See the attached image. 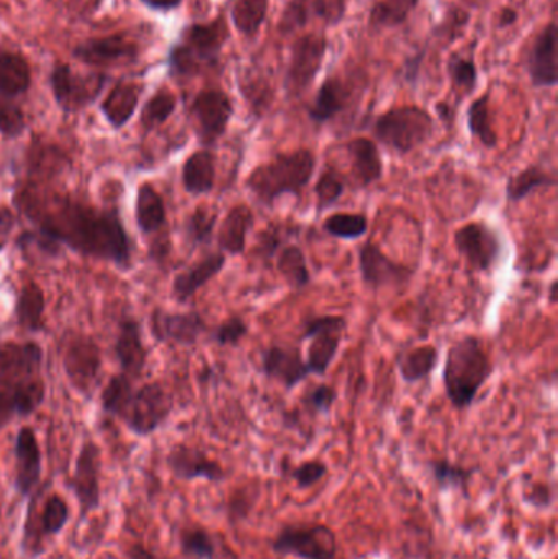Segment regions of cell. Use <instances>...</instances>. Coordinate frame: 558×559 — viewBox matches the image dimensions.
Listing matches in <instances>:
<instances>
[{"instance_id": "5bb4252c", "label": "cell", "mask_w": 558, "mask_h": 559, "mask_svg": "<svg viewBox=\"0 0 558 559\" xmlns=\"http://www.w3.org/2000/svg\"><path fill=\"white\" fill-rule=\"evenodd\" d=\"M102 365V348L94 337L82 332L69 335L62 352V368L78 393L91 396L100 378Z\"/></svg>"}, {"instance_id": "c3c4849f", "label": "cell", "mask_w": 558, "mask_h": 559, "mask_svg": "<svg viewBox=\"0 0 558 559\" xmlns=\"http://www.w3.org/2000/svg\"><path fill=\"white\" fill-rule=\"evenodd\" d=\"M347 183L341 174L336 170L324 169L318 176L317 183H314V197H317V215H323L327 210L333 209L344 193H346Z\"/></svg>"}, {"instance_id": "ee69618b", "label": "cell", "mask_w": 558, "mask_h": 559, "mask_svg": "<svg viewBox=\"0 0 558 559\" xmlns=\"http://www.w3.org/2000/svg\"><path fill=\"white\" fill-rule=\"evenodd\" d=\"M370 222L366 213L337 212L324 218L321 229L330 238L357 241L369 233Z\"/></svg>"}, {"instance_id": "30bf717a", "label": "cell", "mask_w": 558, "mask_h": 559, "mask_svg": "<svg viewBox=\"0 0 558 559\" xmlns=\"http://www.w3.org/2000/svg\"><path fill=\"white\" fill-rule=\"evenodd\" d=\"M189 117L200 146L213 150L228 133L229 123L235 117V104L223 88H203L190 102Z\"/></svg>"}, {"instance_id": "ab89813d", "label": "cell", "mask_w": 558, "mask_h": 559, "mask_svg": "<svg viewBox=\"0 0 558 559\" xmlns=\"http://www.w3.org/2000/svg\"><path fill=\"white\" fill-rule=\"evenodd\" d=\"M271 0H235L229 9L233 26L242 38L254 39L268 20Z\"/></svg>"}, {"instance_id": "7dc6e473", "label": "cell", "mask_w": 558, "mask_h": 559, "mask_svg": "<svg viewBox=\"0 0 558 559\" xmlns=\"http://www.w3.org/2000/svg\"><path fill=\"white\" fill-rule=\"evenodd\" d=\"M134 380L128 374L117 373L107 381L100 394L102 411L108 416L120 419L133 396Z\"/></svg>"}, {"instance_id": "60d3db41", "label": "cell", "mask_w": 558, "mask_h": 559, "mask_svg": "<svg viewBox=\"0 0 558 559\" xmlns=\"http://www.w3.org/2000/svg\"><path fill=\"white\" fill-rule=\"evenodd\" d=\"M491 94L485 92L480 97L472 100L467 108V128L472 138L487 150H497L500 138L491 123L490 110Z\"/></svg>"}, {"instance_id": "4fadbf2b", "label": "cell", "mask_w": 558, "mask_h": 559, "mask_svg": "<svg viewBox=\"0 0 558 559\" xmlns=\"http://www.w3.org/2000/svg\"><path fill=\"white\" fill-rule=\"evenodd\" d=\"M271 548L284 558L336 559L337 538L323 524H292L281 528Z\"/></svg>"}, {"instance_id": "3957f363", "label": "cell", "mask_w": 558, "mask_h": 559, "mask_svg": "<svg viewBox=\"0 0 558 559\" xmlns=\"http://www.w3.org/2000/svg\"><path fill=\"white\" fill-rule=\"evenodd\" d=\"M229 38L231 32L223 13L209 22H193L183 26L179 39L167 52L170 78L189 81L218 68L223 49L228 45Z\"/></svg>"}, {"instance_id": "f35d334b", "label": "cell", "mask_w": 558, "mask_h": 559, "mask_svg": "<svg viewBox=\"0 0 558 559\" xmlns=\"http://www.w3.org/2000/svg\"><path fill=\"white\" fill-rule=\"evenodd\" d=\"M275 269L278 275L294 292L310 286L311 272L308 267L307 254L298 245H285L275 255Z\"/></svg>"}, {"instance_id": "5b68a950", "label": "cell", "mask_w": 558, "mask_h": 559, "mask_svg": "<svg viewBox=\"0 0 558 559\" xmlns=\"http://www.w3.org/2000/svg\"><path fill=\"white\" fill-rule=\"evenodd\" d=\"M317 154L310 147L277 153L249 173L245 186L262 206L275 205L281 197L300 199L317 173Z\"/></svg>"}, {"instance_id": "11a10c76", "label": "cell", "mask_w": 558, "mask_h": 559, "mask_svg": "<svg viewBox=\"0 0 558 559\" xmlns=\"http://www.w3.org/2000/svg\"><path fill=\"white\" fill-rule=\"evenodd\" d=\"M327 475V463L320 462V460H310V462L301 463L297 468L292 469V479L300 489L318 485Z\"/></svg>"}, {"instance_id": "484cf974", "label": "cell", "mask_w": 558, "mask_h": 559, "mask_svg": "<svg viewBox=\"0 0 558 559\" xmlns=\"http://www.w3.org/2000/svg\"><path fill=\"white\" fill-rule=\"evenodd\" d=\"M354 92V85L347 79L337 74L328 75L307 108L308 118L318 127L330 123L349 108Z\"/></svg>"}, {"instance_id": "8d00e7d4", "label": "cell", "mask_w": 558, "mask_h": 559, "mask_svg": "<svg viewBox=\"0 0 558 559\" xmlns=\"http://www.w3.org/2000/svg\"><path fill=\"white\" fill-rule=\"evenodd\" d=\"M557 186L556 176L544 169L539 164H531L518 173L511 174L507 182V200L511 205L524 202L527 197L541 189H554Z\"/></svg>"}, {"instance_id": "be15d7a7", "label": "cell", "mask_w": 558, "mask_h": 559, "mask_svg": "<svg viewBox=\"0 0 558 559\" xmlns=\"http://www.w3.org/2000/svg\"><path fill=\"white\" fill-rule=\"evenodd\" d=\"M436 114H438L439 120L446 124V127H451L455 121V108L452 107L449 102H438L435 107Z\"/></svg>"}, {"instance_id": "603a6c76", "label": "cell", "mask_w": 558, "mask_h": 559, "mask_svg": "<svg viewBox=\"0 0 558 559\" xmlns=\"http://www.w3.org/2000/svg\"><path fill=\"white\" fill-rule=\"evenodd\" d=\"M166 462L174 478L179 481L205 479L210 483H222L226 479V469L199 447L179 443L170 450Z\"/></svg>"}, {"instance_id": "bcb514c9", "label": "cell", "mask_w": 558, "mask_h": 559, "mask_svg": "<svg viewBox=\"0 0 558 559\" xmlns=\"http://www.w3.org/2000/svg\"><path fill=\"white\" fill-rule=\"evenodd\" d=\"M449 81L455 92L464 95L474 94L478 87V68L475 64L474 56L464 55V52L452 51L446 62Z\"/></svg>"}, {"instance_id": "816d5d0a", "label": "cell", "mask_w": 558, "mask_h": 559, "mask_svg": "<svg viewBox=\"0 0 558 559\" xmlns=\"http://www.w3.org/2000/svg\"><path fill=\"white\" fill-rule=\"evenodd\" d=\"M336 401V388L327 383L314 384L313 388L305 391L304 396H301V404H304L305 409L313 416H328L333 411Z\"/></svg>"}, {"instance_id": "94428289", "label": "cell", "mask_w": 558, "mask_h": 559, "mask_svg": "<svg viewBox=\"0 0 558 559\" xmlns=\"http://www.w3.org/2000/svg\"><path fill=\"white\" fill-rule=\"evenodd\" d=\"M146 9L157 13H169L179 9L183 0H140Z\"/></svg>"}, {"instance_id": "8fae6325", "label": "cell", "mask_w": 558, "mask_h": 559, "mask_svg": "<svg viewBox=\"0 0 558 559\" xmlns=\"http://www.w3.org/2000/svg\"><path fill=\"white\" fill-rule=\"evenodd\" d=\"M452 241L467 267L478 274H490L504 255L503 238L487 222L465 223L455 229Z\"/></svg>"}, {"instance_id": "ac0fdd59", "label": "cell", "mask_w": 558, "mask_h": 559, "mask_svg": "<svg viewBox=\"0 0 558 559\" xmlns=\"http://www.w3.org/2000/svg\"><path fill=\"white\" fill-rule=\"evenodd\" d=\"M100 469L102 450L94 440H85L79 450L75 460L74 473L66 486L75 496L81 509V519L87 518L91 512L100 506Z\"/></svg>"}, {"instance_id": "f907efd6", "label": "cell", "mask_w": 558, "mask_h": 559, "mask_svg": "<svg viewBox=\"0 0 558 559\" xmlns=\"http://www.w3.org/2000/svg\"><path fill=\"white\" fill-rule=\"evenodd\" d=\"M249 324L242 316L233 314L210 332V337L218 347H236L248 337Z\"/></svg>"}, {"instance_id": "8992f818", "label": "cell", "mask_w": 558, "mask_h": 559, "mask_svg": "<svg viewBox=\"0 0 558 559\" xmlns=\"http://www.w3.org/2000/svg\"><path fill=\"white\" fill-rule=\"evenodd\" d=\"M436 133V120L426 108L408 104L389 108L373 120L376 143L399 156H408L425 146Z\"/></svg>"}, {"instance_id": "7c38bea8", "label": "cell", "mask_w": 558, "mask_h": 559, "mask_svg": "<svg viewBox=\"0 0 558 559\" xmlns=\"http://www.w3.org/2000/svg\"><path fill=\"white\" fill-rule=\"evenodd\" d=\"M174 409V400L159 381L134 388L133 396L120 419L130 432L150 437L166 424Z\"/></svg>"}, {"instance_id": "4dcf8cb0", "label": "cell", "mask_w": 558, "mask_h": 559, "mask_svg": "<svg viewBox=\"0 0 558 559\" xmlns=\"http://www.w3.org/2000/svg\"><path fill=\"white\" fill-rule=\"evenodd\" d=\"M216 166H218V157L213 150L202 147L190 154L183 160L182 173H180L183 190L192 197L212 193L216 186Z\"/></svg>"}, {"instance_id": "d4e9b609", "label": "cell", "mask_w": 558, "mask_h": 559, "mask_svg": "<svg viewBox=\"0 0 558 559\" xmlns=\"http://www.w3.org/2000/svg\"><path fill=\"white\" fill-rule=\"evenodd\" d=\"M114 354L120 365L121 373L140 378L147 364V350L143 344V329L133 316H123L118 322Z\"/></svg>"}, {"instance_id": "277c9868", "label": "cell", "mask_w": 558, "mask_h": 559, "mask_svg": "<svg viewBox=\"0 0 558 559\" xmlns=\"http://www.w3.org/2000/svg\"><path fill=\"white\" fill-rule=\"evenodd\" d=\"M494 374V361L478 335L468 334L452 342L442 368V383L451 406L455 411L474 406Z\"/></svg>"}, {"instance_id": "44dd1931", "label": "cell", "mask_w": 558, "mask_h": 559, "mask_svg": "<svg viewBox=\"0 0 558 559\" xmlns=\"http://www.w3.org/2000/svg\"><path fill=\"white\" fill-rule=\"evenodd\" d=\"M69 521V508L59 495H49L43 502L41 511L36 514L35 499L29 502L23 531V550L32 555L43 551V538L52 537L62 532Z\"/></svg>"}, {"instance_id": "7bdbcfd3", "label": "cell", "mask_w": 558, "mask_h": 559, "mask_svg": "<svg viewBox=\"0 0 558 559\" xmlns=\"http://www.w3.org/2000/svg\"><path fill=\"white\" fill-rule=\"evenodd\" d=\"M218 212L206 205H199L183 219V238L195 248L209 246L215 238Z\"/></svg>"}, {"instance_id": "6da1fadb", "label": "cell", "mask_w": 558, "mask_h": 559, "mask_svg": "<svg viewBox=\"0 0 558 559\" xmlns=\"http://www.w3.org/2000/svg\"><path fill=\"white\" fill-rule=\"evenodd\" d=\"M15 205L32 229L16 238V248H36L58 255L68 248L82 258L108 262L118 269L131 267L134 246L118 209H100L69 195H45L26 186L15 195Z\"/></svg>"}, {"instance_id": "836d02e7", "label": "cell", "mask_w": 558, "mask_h": 559, "mask_svg": "<svg viewBox=\"0 0 558 559\" xmlns=\"http://www.w3.org/2000/svg\"><path fill=\"white\" fill-rule=\"evenodd\" d=\"M46 295L41 286L36 282H25L16 293L15 298V321L23 331H45Z\"/></svg>"}, {"instance_id": "680465c9", "label": "cell", "mask_w": 558, "mask_h": 559, "mask_svg": "<svg viewBox=\"0 0 558 559\" xmlns=\"http://www.w3.org/2000/svg\"><path fill=\"white\" fill-rule=\"evenodd\" d=\"M16 216L10 206L0 205V252L5 251L15 231Z\"/></svg>"}, {"instance_id": "91938a15", "label": "cell", "mask_w": 558, "mask_h": 559, "mask_svg": "<svg viewBox=\"0 0 558 559\" xmlns=\"http://www.w3.org/2000/svg\"><path fill=\"white\" fill-rule=\"evenodd\" d=\"M526 501L534 508H550L554 502V491L546 483H536V485L531 486V491L526 492Z\"/></svg>"}, {"instance_id": "e0dca14e", "label": "cell", "mask_w": 558, "mask_h": 559, "mask_svg": "<svg viewBox=\"0 0 558 559\" xmlns=\"http://www.w3.org/2000/svg\"><path fill=\"white\" fill-rule=\"evenodd\" d=\"M209 324L202 312L167 311L156 306L150 314V332L159 344H174L192 347L203 334L209 332Z\"/></svg>"}, {"instance_id": "d590c367", "label": "cell", "mask_w": 558, "mask_h": 559, "mask_svg": "<svg viewBox=\"0 0 558 559\" xmlns=\"http://www.w3.org/2000/svg\"><path fill=\"white\" fill-rule=\"evenodd\" d=\"M180 551L189 559H238L222 537L202 527H187L179 535Z\"/></svg>"}, {"instance_id": "2e32d148", "label": "cell", "mask_w": 558, "mask_h": 559, "mask_svg": "<svg viewBox=\"0 0 558 559\" xmlns=\"http://www.w3.org/2000/svg\"><path fill=\"white\" fill-rule=\"evenodd\" d=\"M357 262H359L360 280L372 292L405 288L416 274L415 269L389 258L372 239L357 249Z\"/></svg>"}, {"instance_id": "74e56055", "label": "cell", "mask_w": 558, "mask_h": 559, "mask_svg": "<svg viewBox=\"0 0 558 559\" xmlns=\"http://www.w3.org/2000/svg\"><path fill=\"white\" fill-rule=\"evenodd\" d=\"M419 2L422 0H370L369 28L376 32L400 28L408 22Z\"/></svg>"}, {"instance_id": "f6af8a7d", "label": "cell", "mask_w": 558, "mask_h": 559, "mask_svg": "<svg viewBox=\"0 0 558 559\" xmlns=\"http://www.w3.org/2000/svg\"><path fill=\"white\" fill-rule=\"evenodd\" d=\"M428 466L436 486L441 491L467 492L468 485L477 473V468H467L446 459L431 460Z\"/></svg>"}, {"instance_id": "f546056e", "label": "cell", "mask_w": 558, "mask_h": 559, "mask_svg": "<svg viewBox=\"0 0 558 559\" xmlns=\"http://www.w3.org/2000/svg\"><path fill=\"white\" fill-rule=\"evenodd\" d=\"M353 160V176L360 189H369L385 176V164L379 144L366 136H357L346 144Z\"/></svg>"}, {"instance_id": "52a82bcc", "label": "cell", "mask_w": 558, "mask_h": 559, "mask_svg": "<svg viewBox=\"0 0 558 559\" xmlns=\"http://www.w3.org/2000/svg\"><path fill=\"white\" fill-rule=\"evenodd\" d=\"M330 49V39L324 33L310 32L297 36L292 43L287 69L284 74V92L288 100L304 97L323 69Z\"/></svg>"}, {"instance_id": "6125c7cd", "label": "cell", "mask_w": 558, "mask_h": 559, "mask_svg": "<svg viewBox=\"0 0 558 559\" xmlns=\"http://www.w3.org/2000/svg\"><path fill=\"white\" fill-rule=\"evenodd\" d=\"M518 20H520V12L514 7H504L498 15L497 26L500 29L510 28L517 25Z\"/></svg>"}, {"instance_id": "9c48e42d", "label": "cell", "mask_w": 558, "mask_h": 559, "mask_svg": "<svg viewBox=\"0 0 558 559\" xmlns=\"http://www.w3.org/2000/svg\"><path fill=\"white\" fill-rule=\"evenodd\" d=\"M349 322L341 314L308 316L301 322V338L310 341L307 348V364L310 374L324 377L340 354L344 332Z\"/></svg>"}, {"instance_id": "d6a6232c", "label": "cell", "mask_w": 558, "mask_h": 559, "mask_svg": "<svg viewBox=\"0 0 558 559\" xmlns=\"http://www.w3.org/2000/svg\"><path fill=\"white\" fill-rule=\"evenodd\" d=\"M32 64L22 52L0 46V97H22L32 88Z\"/></svg>"}, {"instance_id": "f5cc1de1", "label": "cell", "mask_w": 558, "mask_h": 559, "mask_svg": "<svg viewBox=\"0 0 558 559\" xmlns=\"http://www.w3.org/2000/svg\"><path fill=\"white\" fill-rule=\"evenodd\" d=\"M256 241H258L254 248L256 258L269 264V262L274 261L277 252L284 248L285 235H282V228H278V226H268V228L258 233Z\"/></svg>"}, {"instance_id": "7402d4cb", "label": "cell", "mask_w": 558, "mask_h": 559, "mask_svg": "<svg viewBox=\"0 0 558 559\" xmlns=\"http://www.w3.org/2000/svg\"><path fill=\"white\" fill-rule=\"evenodd\" d=\"M261 371L268 380L292 391L310 377L298 345L272 344L261 352Z\"/></svg>"}, {"instance_id": "83f0119b", "label": "cell", "mask_w": 558, "mask_h": 559, "mask_svg": "<svg viewBox=\"0 0 558 559\" xmlns=\"http://www.w3.org/2000/svg\"><path fill=\"white\" fill-rule=\"evenodd\" d=\"M256 226V215L246 203L231 206L215 233L218 251L231 258L245 254L248 238Z\"/></svg>"}, {"instance_id": "4316f807", "label": "cell", "mask_w": 558, "mask_h": 559, "mask_svg": "<svg viewBox=\"0 0 558 559\" xmlns=\"http://www.w3.org/2000/svg\"><path fill=\"white\" fill-rule=\"evenodd\" d=\"M146 85L143 82L121 79L110 88L100 104V111L105 121L114 130H123L140 107Z\"/></svg>"}, {"instance_id": "9a60e30c", "label": "cell", "mask_w": 558, "mask_h": 559, "mask_svg": "<svg viewBox=\"0 0 558 559\" xmlns=\"http://www.w3.org/2000/svg\"><path fill=\"white\" fill-rule=\"evenodd\" d=\"M140 56V41L128 32L88 38L72 48V58L75 61L97 69L130 66L136 62Z\"/></svg>"}, {"instance_id": "ffe728a7", "label": "cell", "mask_w": 558, "mask_h": 559, "mask_svg": "<svg viewBox=\"0 0 558 559\" xmlns=\"http://www.w3.org/2000/svg\"><path fill=\"white\" fill-rule=\"evenodd\" d=\"M557 22L553 19L536 33L524 55L523 66L534 88L557 87Z\"/></svg>"}, {"instance_id": "d6986e66", "label": "cell", "mask_w": 558, "mask_h": 559, "mask_svg": "<svg viewBox=\"0 0 558 559\" xmlns=\"http://www.w3.org/2000/svg\"><path fill=\"white\" fill-rule=\"evenodd\" d=\"M347 13V0H288L278 16V35L288 38L304 29L308 23L318 22L337 26Z\"/></svg>"}, {"instance_id": "ba28073f", "label": "cell", "mask_w": 558, "mask_h": 559, "mask_svg": "<svg viewBox=\"0 0 558 559\" xmlns=\"http://www.w3.org/2000/svg\"><path fill=\"white\" fill-rule=\"evenodd\" d=\"M108 75L105 72H78L71 64L59 62L49 72V87L56 105L64 114H79L92 107L104 94Z\"/></svg>"}, {"instance_id": "6f0895ef", "label": "cell", "mask_w": 558, "mask_h": 559, "mask_svg": "<svg viewBox=\"0 0 558 559\" xmlns=\"http://www.w3.org/2000/svg\"><path fill=\"white\" fill-rule=\"evenodd\" d=\"M426 49H419L415 55L408 56L402 64V78L406 84L416 87L422 75L423 62H425Z\"/></svg>"}, {"instance_id": "03108f58", "label": "cell", "mask_w": 558, "mask_h": 559, "mask_svg": "<svg viewBox=\"0 0 558 559\" xmlns=\"http://www.w3.org/2000/svg\"><path fill=\"white\" fill-rule=\"evenodd\" d=\"M550 305H557L558 301V280H553L549 285V293H547Z\"/></svg>"}, {"instance_id": "1f68e13d", "label": "cell", "mask_w": 558, "mask_h": 559, "mask_svg": "<svg viewBox=\"0 0 558 559\" xmlns=\"http://www.w3.org/2000/svg\"><path fill=\"white\" fill-rule=\"evenodd\" d=\"M134 219L143 236H156L166 229L167 209L163 195L151 182H141L134 200Z\"/></svg>"}, {"instance_id": "cb8c5ba5", "label": "cell", "mask_w": 558, "mask_h": 559, "mask_svg": "<svg viewBox=\"0 0 558 559\" xmlns=\"http://www.w3.org/2000/svg\"><path fill=\"white\" fill-rule=\"evenodd\" d=\"M15 455V489L23 498H29L41 481V450L35 430L20 427L13 445Z\"/></svg>"}, {"instance_id": "f1b7e54d", "label": "cell", "mask_w": 558, "mask_h": 559, "mask_svg": "<svg viewBox=\"0 0 558 559\" xmlns=\"http://www.w3.org/2000/svg\"><path fill=\"white\" fill-rule=\"evenodd\" d=\"M225 265L226 255L223 252H210L174 277L170 286L173 298L180 305H186L200 289L205 288L213 278L218 277Z\"/></svg>"}, {"instance_id": "db71d44e", "label": "cell", "mask_w": 558, "mask_h": 559, "mask_svg": "<svg viewBox=\"0 0 558 559\" xmlns=\"http://www.w3.org/2000/svg\"><path fill=\"white\" fill-rule=\"evenodd\" d=\"M259 489L239 488L233 491L228 502V514L233 522L242 521L251 514L258 501Z\"/></svg>"}, {"instance_id": "681fc988", "label": "cell", "mask_w": 558, "mask_h": 559, "mask_svg": "<svg viewBox=\"0 0 558 559\" xmlns=\"http://www.w3.org/2000/svg\"><path fill=\"white\" fill-rule=\"evenodd\" d=\"M26 128L25 111L16 102L0 97V136L5 140H19Z\"/></svg>"}, {"instance_id": "b9f144b4", "label": "cell", "mask_w": 558, "mask_h": 559, "mask_svg": "<svg viewBox=\"0 0 558 559\" xmlns=\"http://www.w3.org/2000/svg\"><path fill=\"white\" fill-rule=\"evenodd\" d=\"M177 105L179 100L173 91L166 87L157 88L141 108L140 127L143 128L144 133H151L167 123L176 114Z\"/></svg>"}, {"instance_id": "e7e4bbea", "label": "cell", "mask_w": 558, "mask_h": 559, "mask_svg": "<svg viewBox=\"0 0 558 559\" xmlns=\"http://www.w3.org/2000/svg\"><path fill=\"white\" fill-rule=\"evenodd\" d=\"M128 555H130V559H157L150 550L141 547V545H133L130 551H128Z\"/></svg>"}, {"instance_id": "9f6ffc18", "label": "cell", "mask_w": 558, "mask_h": 559, "mask_svg": "<svg viewBox=\"0 0 558 559\" xmlns=\"http://www.w3.org/2000/svg\"><path fill=\"white\" fill-rule=\"evenodd\" d=\"M468 20H471V13L467 10L459 9V7H454V9L448 10L446 13L444 20L442 23H439V29H441V35H449V41L455 39V36L461 35L464 32L465 26L468 25Z\"/></svg>"}, {"instance_id": "e575fe53", "label": "cell", "mask_w": 558, "mask_h": 559, "mask_svg": "<svg viewBox=\"0 0 558 559\" xmlns=\"http://www.w3.org/2000/svg\"><path fill=\"white\" fill-rule=\"evenodd\" d=\"M395 364L400 378L406 384L422 383V381L428 380L438 368V347L425 344L405 348L396 355Z\"/></svg>"}, {"instance_id": "7a4b0ae2", "label": "cell", "mask_w": 558, "mask_h": 559, "mask_svg": "<svg viewBox=\"0 0 558 559\" xmlns=\"http://www.w3.org/2000/svg\"><path fill=\"white\" fill-rule=\"evenodd\" d=\"M41 345L0 341V430L13 419L32 416L45 403Z\"/></svg>"}]
</instances>
